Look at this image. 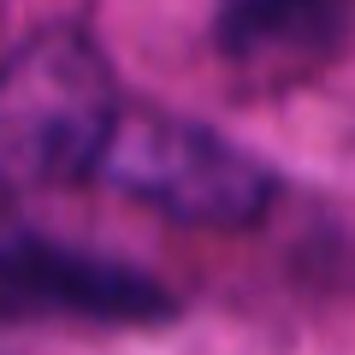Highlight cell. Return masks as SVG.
I'll return each instance as SVG.
<instances>
[{
	"label": "cell",
	"mask_w": 355,
	"mask_h": 355,
	"mask_svg": "<svg viewBox=\"0 0 355 355\" xmlns=\"http://www.w3.org/2000/svg\"><path fill=\"white\" fill-rule=\"evenodd\" d=\"M95 320V326H142L178 314V296L154 272L113 254L60 243L30 225H0V320Z\"/></svg>",
	"instance_id": "obj_3"
},
{
	"label": "cell",
	"mask_w": 355,
	"mask_h": 355,
	"mask_svg": "<svg viewBox=\"0 0 355 355\" xmlns=\"http://www.w3.org/2000/svg\"><path fill=\"white\" fill-rule=\"evenodd\" d=\"M125 119L107 48L77 24H48L0 53V184L71 190L101 172Z\"/></svg>",
	"instance_id": "obj_1"
},
{
	"label": "cell",
	"mask_w": 355,
	"mask_h": 355,
	"mask_svg": "<svg viewBox=\"0 0 355 355\" xmlns=\"http://www.w3.org/2000/svg\"><path fill=\"white\" fill-rule=\"evenodd\" d=\"M349 18L338 6H231L214 24V42L249 77H291L338 53Z\"/></svg>",
	"instance_id": "obj_4"
},
{
	"label": "cell",
	"mask_w": 355,
	"mask_h": 355,
	"mask_svg": "<svg viewBox=\"0 0 355 355\" xmlns=\"http://www.w3.org/2000/svg\"><path fill=\"white\" fill-rule=\"evenodd\" d=\"M95 178L190 231H254L279 202V178L266 160L202 119L154 107H125Z\"/></svg>",
	"instance_id": "obj_2"
}]
</instances>
